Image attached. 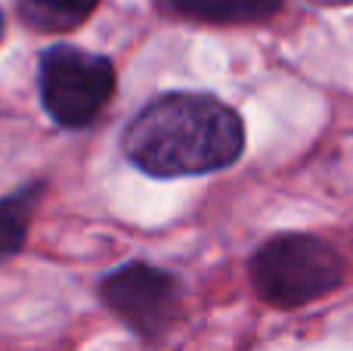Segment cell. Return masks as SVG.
<instances>
[{
    "label": "cell",
    "instance_id": "obj_1",
    "mask_svg": "<svg viewBox=\"0 0 353 351\" xmlns=\"http://www.w3.org/2000/svg\"><path fill=\"white\" fill-rule=\"evenodd\" d=\"M121 153L149 178L214 174L242 159L245 124L214 93H161L128 122Z\"/></svg>",
    "mask_w": 353,
    "mask_h": 351
},
{
    "label": "cell",
    "instance_id": "obj_2",
    "mask_svg": "<svg viewBox=\"0 0 353 351\" xmlns=\"http://www.w3.org/2000/svg\"><path fill=\"white\" fill-rule=\"evenodd\" d=\"M251 283L273 308H301L344 283V258L332 243L310 234H279L251 258Z\"/></svg>",
    "mask_w": 353,
    "mask_h": 351
},
{
    "label": "cell",
    "instance_id": "obj_3",
    "mask_svg": "<svg viewBox=\"0 0 353 351\" xmlns=\"http://www.w3.org/2000/svg\"><path fill=\"white\" fill-rule=\"evenodd\" d=\"M41 106L59 128L84 131L103 115L115 93V66L109 56L53 44L37 59Z\"/></svg>",
    "mask_w": 353,
    "mask_h": 351
},
{
    "label": "cell",
    "instance_id": "obj_4",
    "mask_svg": "<svg viewBox=\"0 0 353 351\" xmlns=\"http://www.w3.org/2000/svg\"><path fill=\"white\" fill-rule=\"evenodd\" d=\"M105 308L121 317L137 336L159 339L174 323L183 302V283L165 267L130 261L99 283Z\"/></svg>",
    "mask_w": 353,
    "mask_h": 351
},
{
    "label": "cell",
    "instance_id": "obj_5",
    "mask_svg": "<svg viewBox=\"0 0 353 351\" xmlns=\"http://www.w3.org/2000/svg\"><path fill=\"white\" fill-rule=\"evenodd\" d=\"M176 19L208 25H254L267 22L282 10L285 0H155Z\"/></svg>",
    "mask_w": 353,
    "mask_h": 351
},
{
    "label": "cell",
    "instance_id": "obj_6",
    "mask_svg": "<svg viewBox=\"0 0 353 351\" xmlns=\"http://www.w3.org/2000/svg\"><path fill=\"white\" fill-rule=\"evenodd\" d=\"M43 190H47L43 180H31V184L19 187L10 196L0 199V265L22 252L34 209L43 199Z\"/></svg>",
    "mask_w": 353,
    "mask_h": 351
},
{
    "label": "cell",
    "instance_id": "obj_7",
    "mask_svg": "<svg viewBox=\"0 0 353 351\" xmlns=\"http://www.w3.org/2000/svg\"><path fill=\"white\" fill-rule=\"evenodd\" d=\"M99 0H16V10L37 31H72L97 12Z\"/></svg>",
    "mask_w": 353,
    "mask_h": 351
},
{
    "label": "cell",
    "instance_id": "obj_8",
    "mask_svg": "<svg viewBox=\"0 0 353 351\" xmlns=\"http://www.w3.org/2000/svg\"><path fill=\"white\" fill-rule=\"evenodd\" d=\"M316 6H353V0H310Z\"/></svg>",
    "mask_w": 353,
    "mask_h": 351
},
{
    "label": "cell",
    "instance_id": "obj_9",
    "mask_svg": "<svg viewBox=\"0 0 353 351\" xmlns=\"http://www.w3.org/2000/svg\"><path fill=\"white\" fill-rule=\"evenodd\" d=\"M0 41H3V12H0Z\"/></svg>",
    "mask_w": 353,
    "mask_h": 351
}]
</instances>
